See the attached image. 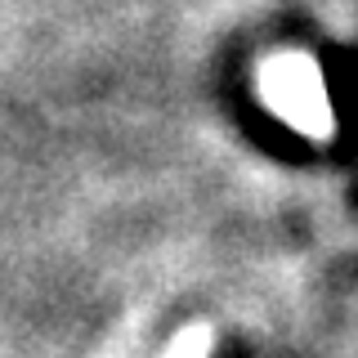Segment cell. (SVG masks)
<instances>
[{"mask_svg": "<svg viewBox=\"0 0 358 358\" xmlns=\"http://www.w3.org/2000/svg\"><path fill=\"white\" fill-rule=\"evenodd\" d=\"M260 94L287 126H296L309 139H327L336 130L327 81H322L318 63L305 59V54H278V59H268L260 72Z\"/></svg>", "mask_w": 358, "mask_h": 358, "instance_id": "6da1fadb", "label": "cell"}, {"mask_svg": "<svg viewBox=\"0 0 358 358\" xmlns=\"http://www.w3.org/2000/svg\"><path fill=\"white\" fill-rule=\"evenodd\" d=\"M162 358H210V331L206 327H188L171 341V350Z\"/></svg>", "mask_w": 358, "mask_h": 358, "instance_id": "7a4b0ae2", "label": "cell"}]
</instances>
